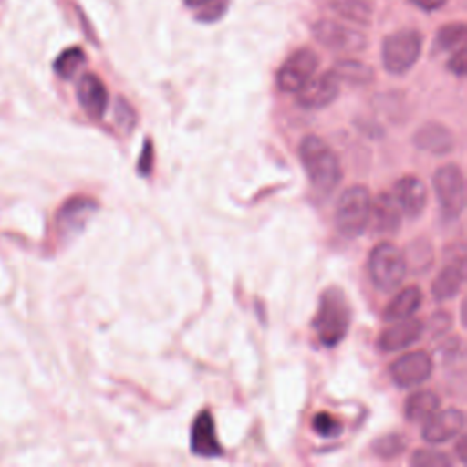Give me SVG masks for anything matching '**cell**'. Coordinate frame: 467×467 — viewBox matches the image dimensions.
<instances>
[{"mask_svg": "<svg viewBox=\"0 0 467 467\" xmlns=\"http://www.w3.org/2000/svg\"><path fill=\"white\" fill-rule=\"evenodd\" d=\"M115 122L119 124V128L124 131V133H130L135 124H137V113L135 109L130 106V102L126 99H119L117 104H115Z\"/></svg>", "mask_w": 467, "mask_h": 467, "instance_id": "31", "label": "cell"}, {"mask_svg": "<svg viewBox=\"0 0 467 467\" xmlns=\"http://www.w3.org/2000/svg\"><path fill=\"white\" fill-rule=\"evenodd\" d=\"M463 425H465V416L460 409L436 410L431 418L423 421L421 438L431 445L447 443L452 438L462 434Z\"/></svg>", "mask_w": 467, "mask_h": 467, "instance_id": "12", "label": "cell"}, {"mask_svg": "<svg viewBox=\"0 0 467 467\" xmlns=\"http://www.w3.org/2000/svg\"><path fill=\"white\" fill-rule=\"evenodd\" d=\"M423 303V292L418 285H410V286H405L403 290H400L392 299L390 303L385 306V312H383V319L392 323V321H401V319H407V317H412L420 306Z\"/></svg>", "mask_w": 467, "mask_h": 467, "instance_id": "20", "label": "cell"}, {"mask_svg": "<svg viewBox=\"0 0 467 467\" xmlns=\"http://www.w3.org/2000/svg\"><path fill=\"white\" fill-rule=\"evenodd\" d=\"M465 38H467V26L463 22L445 24L436 31V36L432 40V55L452 53L454 49L465 46Z\"/></svg>", "mask_w": 467, "mask_h": 467, "instance_id": "22", "label": "cell"}, {"mask_svg": "<svg viewBox=\"0 0 467 467\" xmlns=\"http://www.w3.org/2000/svg\"><path fill=\"white\" fill-rule=\"evenodd\" d=\"M368 224L378 235H392L401 226V210L390 193H379L370 201Z\"/></svg>", "mask_w": 467, "mask_h": 467, "instance_id": "16", "label": "cell"}, {"mask_svg": "<svg viewBox=\"0 0 467 467\" xmlns=\"http://www.w3.org/2000/svg\"><path fill=\"white\" fill-rule=\"evenodd\" d=\"M421 334L423 323L420 319L407 317L401 321H392V325L379 334L376 345L381 352H398L418 343L421 339Z\"/></svg>", "mask_w": 467, "mask_h": 467, "instance_id": "14", "label": "cell"}, {"mask_svg": "<svg viewBox=\"0 0 467 467\" xmlns=\"http://www.w3.org/2000/svg\"><path fill=\"white\" fill-rule=\"evenodd\" d=\"M394 199L401 213L409 219H418L427 206V188L418 177L405 175L394 184Z\"/></svg>", "mask_w": 467, "mask_h": 467, "instance_id": "17", "label": "cell"}, {"mask_svg": "<svg viewBox=\"0 0 467 467\" xmlns=\"http://www.w3.org/2000/svg\"><path fill=\"white\" fill-rule=\"evenodd\" d=\"M332 71L336 73L339 82H348L352 86H367L374 80V69L368 64L352 58L337 60Z\"/></svg>", "mask_w": 467, "mask_h": 467, "instance_id": "23", "label": "cell"}, {"mask_svg": "<svg viewBox=\"0 0 467 467\" xmlns=\"http://www.w3.org/2000/svg\"><path fill=\"white\" fill-rule=\"evenodd\" d=\"M312 427H314V431H316L317 436L327 438V440L337 438V436H341V432H343L341 421H339L336 416H332L330 412H325V410H321V412H317V414L314 416Z\"/></svg>", "mask_w": 467, "mask_h": 467, "instance_id": "29", "label": "cell"}, {"mask_svg": "<svg viewBox=\"0 0 467 467\" xmlns=\"http://www.w3.org/2000/svg\"><path fill=\"white\" fill-rule=\"evenodd\" d=\"M332 9L354 24H368L372 18V7L367 0H334Z\"/></svg>", "mask_w": 467, "mask_h": 467, "instance_id": "26", "label": "cell"}, {"mask_svg": "<svg viewBox=\"0 0 467 467\" xmlns=\"http://www.w3.org/2000/svg\"><path fill=\"white\" fill-rule=\"evenodd\" d=\"M434 193L443 219L456 221L465 210V177L460 166L443 164L432 175Z\"/></svg>", "mask_w": 467, "mask_h": 467, "instance_id": "6", "label": "cell"}, {"mask_svg": "<svg viewBox=\"0 0 467 467\" xmlns=\"http://www.w3.org/2000/svg\"><path fill=\"white\" fill-rule=\"evenodd\" d=\"M339 78L332 69L312 77L299 91H297V104L305 109H321L332 104L339 95Z\"/></svg>", "mask_w": 467, "mask_h": 467, "instance_id": "11", "label": "cell"}, {"mask_svg": "<svg viewBox=\"0 0 467 467\" xmlns=\"http://www.w3.org/2000/svg\"><path fill=\"white\" fill-rule=\"evenodd\" d=\"M77 100L88 117L100 119L108 109L109 93L95 73H84L77 82Z\"/></svg>", "mask_w": 467, "mask_h": 467, "instance_id": "13", "label": "cell"}, {"mask_svg": "<svg viewBox=\"0 0 467 467\" xmlns=\"http://www.w3.org/2000/svg\"><path fill=\"white\" fill-rule=\"evenodd\" d=\"M407 266H410L414 272L421 274L427 272L434 261V252H432V244L427 239H414L409 246H407V255H405Z\"/></svg>", "mask_w": 467, "mask_h": 467, "instance_id": "25", "label": "cell"}, {"mask_svg": "<svg viewBox=\"0 0 467 467\" xmlns=\"http://www.w3.org/2000/svg\"><path fill=\"white\" fill-rule=\"evenodd\" d=\"M370 193L367 186L354 184L339 195L334 212V223L337 232L347 239L359 237L368 226L370 215Z\"/></svg>", "mask_w": 467, "mask_h": 467, "instance_id": "4", "label": "cell"}, {"mask_svg": "<svg viewBox=\"0 0 467 467\" xmlns=\"http://www.w3.org/2000/svg\"><path fill=\"white\" fill-rule=\"evenodd\" d=\"M412 5H416L421 11H436L440 9L447 0H409Z\"/></svg>", "mask_w": 467, "mask_h": 467, "instance_id": "35", "label": "cell"}, {"mask_svg": "<svg viewBox=\"0 0 467 467\" xmlns=\"http://www.w3.org/2000/svg\"><path fill=\"white\" fill-rule=\"evenodd\" d=\"M389 374L400 389H410L427 381L432 374V359L423 350H412L390 363Z\"/></svg>", "mask_w": 467, "mask_h": 467, "instance_id": "10", "label": "cell"}, {"mask_svg": "<svg viewBox=\"0 0 467 467\" xmlns=\"http://www.w3.org/2000/svg\"><path fill=\"white\" fill-rule=\"evenodd\" d=\"M405 447H407V440L400 432H390L372 441V452L383 460H392L400 456L405 451Z\"/></svg>", "mask_w": 467, "mask_h": 467, "instance_id": "28", "label": "cell"}, {"mask_svg": "<svg viewBox=\"0 0 467 467\" xmlns=\"http://www.w3.org/2000/svg\"><path fill=\"white\" fill-rule=\"evenodd\" d=\"M299 159L312 188L328 195L341 181V164L334 150L317 135H306L299 144Z\"/></svg>", "mask_w": 467, "mask_h": 467, "instance_id": "1", "label": "cell"}, {"mask_svg": "<svg viewBox=\"0 0 467 467\" xmlns=\"http://www.w3.org/2000/svg\"><path fill=\"white\" fill-rule=\"evenodd\" d=\"M312 35L323 47L336 53H359L368 44L367 36L359 29L328 18L316 20Z\"/></svg>", "mask_w": 467, "mask_h": 467, "instance_id": "7", "label": "cell"}, {"mask_svg": "<svg viewBox=\"0 0 467 467\" xmlns=\"http://www.w3.org/2000/svg\"><path fill=\"white\" fill-rule=\"evenodd\" d=\"M447 69L456 75V77H463L467 71V49L465 46L454 49L447 60Z\"/></svg>", "mask_w": 467, "mask_h": 467, "instance_id": "32", "label": "cell"}, {"mask_svg": "<svg viewBox=\"0 0 467 467\" xmlns=\"http://www.w3.org/2000/svg\"><path fill=\"white\" fill-rule=\"evenodd\" d=\"M440 409V396L432 390L412 392L403 405V414L410 423H421Z\"/></svg>", "mask_w": 467, "mask_h": 467, "instance_id": "21", "label": "cell"}, {"mask_svg": "<svg viewBox=\"0 0 467 467\" xmlns=\"http://www.w3.org/2000/svg\"><path fill=\"white\" fill-rule=\"evenodd\" d=\"M412 140L418 150L438 157L447 155L454 150L452 131L440 122H425L416 130Z\"/></svg>", "mask_w": 467, "mask_h": 467, "instance_id": "18", "label": "cell"}, {"mask_svg": "<svg viewBox=\"0 0 467 467\" xmlns=\"http://www.w3.org/2000/svg\"><path fill=\"white\" fill-rule=\"evenodd\" d=\"M451 463L452 460L449 454L432 449H418L410 458V465L414 467H449Z\"/></svg>", "mask_w": 467, "mask_h": 467, "instance_id": "30", "label": "cell"}, {"mask_svg": "<svg viewBox=\"0 0 467 467\" xmlns=\"http://www.w3.org/2000/svg\"><path fill=\"white\" fill-rule=\"evenodd\" d=\"M465 443H467V438H465V436H460V438H458L456 452H458V458H460L462 462H465Z\"/></svg>", "mask_w": 467, "mask_h": 467, "instance_id": "36", "label": "cell"}, {"mask_svg": "<svg viewBox=\"0 0 467 467\" xmlns=\"http://www.w3.org/2000/svg\"><path fill=\"white\" fill-rule=\"evenodd\" d=\"M97 210H99V204L91 197L77 195L67 199L57 212V219H55L57 234L64 241L77 237L78 234L84 232V228L88 226L91 217L97 213Z\"/></svg>", "mask_w": 467, "mask_h": 467, "instance_id": "9", "label": "cell"}, {"mask_svg": "<svg viewBox=\"0 0 467 467\" xmlns=\"http://www.w3.org/2000/svg\"><path fill=\"white\" fill-rule=\"evenodd\" d=\"M465 283V257L463 252L440 270L438 277L432 281L431 292L436 301H449L452 299Z\"/></svg>", "mask_w": 467, "mask_h": 467, "instance_id": "19", "label": "cell"}, {"mask_svg": "<svg viewBox=\"0 0 467 467\" xmlns=\"http://www.w3.org/2000/svg\"><path fill=\"white\" fill-rule=\"evenodd\" d=\"M317 66V53L310 47H299L277 69L275 84L285 93H297L316 75Z\"/></svg>", "mask_w": 467, "mask_h": 467, "instance_id": "8", "label": "cell"}, {"mask_svg": "<svg viewBox=\"0 0 467 467\" xmlns=\"http://www.w3.org/2000/svg\"><path fill=\"white\" fill-rule=\"evenodd\" d=\"M423 36L418 29H398L385 36L381 46L383 67L392 75L407 73L420 58Z\"/></svg>", "mask_w": 467, "mask_h": 467, "instance_id": "5", "label": "cell"}, {"mask_svg": "<svg viewBox=\"0 0 467 467\" xmlns=\"http://www.w3.org/2000/svg\"><path fill=\"white\" fill-rule=\"evenodd\" d=\"M431 327H432V334L440 336L443 332L449 330L451 327V316L447 312H438L431 317Z\"/></svg>", "mask_w": 467, "mask_h": 467, "instance_id": "34", "label": "cell"}, {"mask_svg": "<svg viewBox=\"0 0 467 467\" xmlns=\"http://www.w3.org/2000/svg\"><path fill=\"white\" fill-rule=\"evenodd\" d=\"M405 254L389 241L378 243L368 255V275L376 290L383 294L396 292L407 275Z\"/></svg>", "mask_w": 467, "mask_h": 467, "instance_id": "3", "label": "cell"}, {"mask_svg": "<svg viewBox=\"0 0 467 467\" xmlns=\"http://www.w3.org/2000/svg\"><path fill=\"white\" fill-rule=\"evenodd\" d=\"M350 305L339 286H328L321 292L317 310L312 321L314 332L321 345H339L350 328Z\"/></svg>", "mask_w": 467, "mask_h": 467, "instance_id": "2", "label": "cell"}, {"mask_svg": "<svg viewBox=\"0 0 467 467\" xmlns=\"http://www.w3.org/2000/svg\"><path fill=\"white\" fill-rule=\"evenodd\" d=\"M195 13V20L212 24L217 22L228 9V0H182Z\"/></svg>", "mask_w": 467, "mask_h": 467, "instance_id": "27", "label": "cell"}, {"mask_svg": "<svg viewBox=\"0 0 467 467\" xmlns=\"http://www.w3.org/2000/svg\"><path fill=\"white\" fill-rule=\"evenodd\" d=\"M151 168H153V144H151V140L148 139V140H144V144H142V151H140V157H139V166H137V170H139V173H140L142 177H148V175L151 173Z\"/></svg>", "mask_w": 467, "mask_h": 467, "instance_id": "33", "label": "cell"}, {"mask_svg": "<svg viewBox=\"0 0 467 467\" xmlns=\"http://www.w3.org/2000/svg\"><path fill=\"white\" fill-rule=\"evenodd\" d=\"M190 449L195 456H202V458L223 456V445L217 440L213 416L206 409L201 410L199 416L193 420L192 436H190Z\"/></svg>", "mask_w": 467, "mask_h": 467, "instance_id": "15", "label": "cell"}, {"mask_svg": "<svg viewBox=\"0 0 467 467\" xmlns=\"http://www.w3.org/2000/svg\"><path fill=\"white\" fill-rule=\"evenodd\" d=\"M86 64V53L82 47L73 46V47H66L62 53H58V57L53 62V71L64 78V80H71L80 67Z\"/></svg>", "mask_w": 467, "mask_h": 467, "instance_id": "24", "label": "cell"}]
</instances>
